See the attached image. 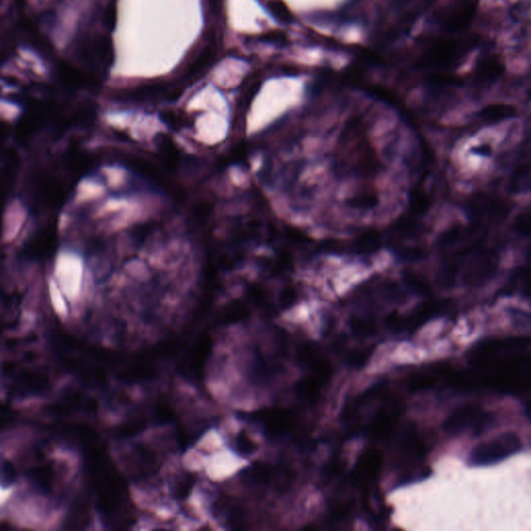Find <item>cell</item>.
Masks as SVG:
<instances>
[{
	"label": "cell",
	"instance_id": "9",
	"mask_svg": "<svg viewBox=\"0 0 531 531\" xmlns=\"http://www.w3.org/2000/svg\"><path fill=\"white\" fill-rule=\"evenodd\" d=\"M16 374L13 378L11 390L17 397L37 395L49 387L48 375L39 368H24Z\"/></svg>",
	"mask_w": 531,
	"mask_h": 531
},
{
	"label": "cell",
	"instance_id": "20",
	"mask_svg": "<svg viewBox=\"0 0 531 531\" xmlns=\"http://www.w3.org/2000/svg\"><path fill=\"white\" fill-rule=\"evenodd\" d=\"M91 521V508L88 497L86 495H81L76 501L73 504L66 517V526L64 528L68 530H82L86 528L90 524Z\"/></svg>",
	"mask_w": 531,
	"mask_h": 531
},
{
	"label": "cell",
	"instance_id": "35",
	"mask_svg": "<svg viewBox=\"0 0 531 531\" xmlns=\"http://www.w3.org/2000/svg\"><path fill=\"white\" fill-rule=\"evenodd\" d=\"M298 299V291L294 286H286L279 294V304L282 310L292 308L296 303Z\"/></svg>",
	"mask_w": 531,
	"mask_h": 531
},
{
	"label": "cell",
	"instance_id": "15",
	"mask_svg": "<svg viewBox=\"0 0 531 531\" xmlns=\"http://www.w3.org/2000/svg\"><path fill=\"white\" fill-rule=\"evenodd\" d=\"M57 76L62 82L72 88H94L100 83V79L95 74H88L68 62L57 64Z\"/></svg>",
	"mask_w": 531,
	"mask_h": 531
},
{
	"label": "cell",
	"instance_id": "2",
	"mask_svg": "<svg viewBox=\"0 0 531 531\" xmlns=\"http://www.w3.org/2000/svg\"><path fill=\"white\" fill-rule=\"evenodd\" d=\"M76 181L62 166L35 170L28 181L26 199L33 214L53 212L61 209L72 192Z\"/></svg>",
	"mask_w": 531,
	"mask_h": 531
},
{
	"label": "cell",
	"instance_id": "14",
	"mask_svg": "<svg viewBox=\"0 0 531 531\" xmlns=\"http://www.w3.org/2000/svg\"><path fill=\"white\" fill-rule=\"evenodd\" d=\"M95 406L94 402L90 397H84L81 393L76 391L64 393L63 397L51 404L48 408V412L53 415L68 414L76 411H86L93 412Z\"/></svg>",
	"mask_w": 531,
	"mask_h": 531
},
{
	"label": "cell",
	"instance_id": "45",
	"mask_svg": "<svg viewBox=\"0 0 531 531\" xmlns=\"http://www.w3.org/2000/svg\"><path fill=\"white\" fill-rule=\"evenodd\" d=\"M194 483L192 479V477H187L181 483L177 484V495L180 497H186L189 494L192 484Z\"/></svg>",
	"mask_w": 531,
	"mask_h": 531
},
{
	"label": "cell",
	"instance_id": "11",
	"mask_svg": "<svg viewBox=\"0 0 531 531\" xmlns=\"http://www.w3.org/2000/svg\"><path fill=\"white\" fill-rule=\"evenodd\" d=\"M484 228L483 224L479 222H474L464 228H450L438 238V247L448 250L457 245H472L483 237Z\"/></svg>",
	"mask_w": 531,
	"mask_h": 531
},
{
	"label": "cell",
	"instance_id": "1",
	"mask_svg": "<svg viewBox=\"0 0 531 531\" xmlns=\"http://www.w3.org/2000/svg\"><path fill=\"white\" fill-rule=\"evenodd\" d=\"M72 437L79 442L86 459V470L97 495L104 522L115 528H125L133 521L128 493L123 479L115 466L110 464L99 436L88 426H75L70 431Z\"/></svg>",
	"mask_w": 531,
	"mask_h": 531
},
{
	"label": "cell",
	"instance_id": "42",
	"mask_svg": "<svg viewBox=\"0 0 531 531\" xmlns=\"http://www.w3.org/2000/svg\"><path fill=\"white\" fill-rule=\"evenodd\" d=\"M15 477H16V474H15L12 464L6 461L2 462V484H4V486H6V484L10 486L15 481Z\"/></svg>",
	"mask_w": 531,
	"mask_h": 531
},
{
	"label": "cell",
	"instance_id": "32",
	"mask_svg": "<svg viewBox=\"0 0 531 531\" xmlns=\"http://www.w3.org/2000/svg\"><path fill=\"white\" fill-rule=\"evenodd\" d=\"M436 383L437 379L434 375H415L409 381V390L412 391V392H419V391L431 390L436 385Z\"/></svg>",
	"mask_w": 531,
	"mask_h": 531
},
{
	"label": "cell",
	"instance_id": "33",
	"mask_svg": "<svg viewBox=\"0 0 531 531\" xmlns=\"http://www.w3.org/2000/svg\"><path fill=\"white\" fill-rule=\"evenodd\" d=\"M406 286L410 288L413 292L416 294L422 295V296H426L430 294L431 288L426 279H422L421 275L416 274V273L407 272L405 277H404Z\"/></svg>",
	"mask_w": 531,
	"mask_h": 531
},
{
	"label": "cell",
	"instance_id": "44",
	"mask_svg": "<svg viewBox=\"0 0 531 531\" xmlns=\"http://www.w3.org/2000/svg\"><path fill=\"white\" fill-rule=\"evenodd\" d=\"M162 119H163V121L168 126L173 127V128H179V127H181L182 121H185V119H182L179 115L173 112V111H166V112H164V115H162Z\"/></svg>",
	"mask_w": 531,
	"mask_h": 531
},
{
	"label": "cell",
	"instance_id": "48",
	"mask_svg": "<svg viewBox=\"0 0 531 531\" xmlns=\"http://www.w3.org/2000/svg\"><path fill=\"white\" fill-rule=\"evenodd\" d=\"M530 262L531 263V250H530Z\"/></svg>",
	"mask_w": 531,
	"mask_h": 531
},
{
	"label": "cell",
	"instance_id": "47",
	"mask_svg": "<svg viewBox=\"0 0 531 531\" xmlns=\"http://www.w3.org/2000/svg\"><path fill=\"white\" fill-rule=\"evenodd\" d=\"M527 413L528 414H530V416L531 417V402H530V403H528V405H527Z\"/></svg>",
	"mask_w": 531,
	"mask_h": 531
},
{
	"label": "cell",
	"instance_id": "38",
	"mask_svg": "<svg viewBox=\"0 0 531 531\" xmlns=\"http://www.w3.org/2000/svg\"><path fill=\"white\" fill-rule=\"evenodd\" d=\"M385 324L390 330L395 331V332H403L406 330L404 315H401L397 312L390 313L385 317Z\"/></svg>",
	"mask_w": 531,
	"mask_h": 531
},
{
	"label": "cell",
	"instance_id": "12",
	"mask_svg": "<svg viewBox=\"0 0 531 531\" xmlns=\"http://www.w3.org/2000/svg\"><path fill=\"white\" fill-rule=\"evenodd\" d=\"M251 419L262 422L267 434L271 437L281 436L292 428V419L281 409H264L250 415Z\"/></svg>",
	"mask_w": 531,
	"mask_h": 531
},
{
	"label": "cell",
	"instance_id": "10",
	"mask_svg": "<svg viewBox=\"0 0 531 531\" xmlns=\"http://www.w3.org/2000/svg\"><path fill=\"white\" fill-rule=\"evenodd\" d=\"M402 413H403V406L397 402L380 409L368 426V436L375 440L390 437L395 431Z\"/></svg>",
	"mask_w": 531,
	"mask_h": 531
},
{
	"label": "cell",
	"instance_id": "46",
	"mask_svg": "<svg viewBox=\"0 0 531 531\" xmlns=\"http://www.w3.org/2000/svg\"><path fill=\"white\" fill-rule=\"evenodd\" d=\"M265 39L271 43L284 44L286 43V37L284 33L281 32H272L268 33L265 35Z\"/></svg>",
	"mask_w": 531,
	"mask_h": 531
},
{
	"label": "cell",
	"instance_id": "30",
	"mask_svg": "<svg viewBox=\"0 0 531 531\" xmlns=\"http://www.w3.org/2000/svg\"><path fill=\"white\" fill-rule=\"evenodd\" d=\"M353 334L356 337H370L377 332V325L370 317H353L349 322Z\"/></svg>",
	"mask_w": 531,
	"mask_h": 531
},
{
	"label": "cell",
	"instance_id": "18",
	"mask_svg": "<svg viewBox=\"0 0 531 531\" xmlns=\"http://www.w3.org/2000/svg\"><path fill=\"white\" fill-rule=\"evenodd\" d=\"M4 165H2V193L6 199H10L14 191L15 183L19 170V155L14 148H6L4 154Z\"/></svg>",
	"mask_w": 531,
	"mask_h": 531
},
{
	"label": "cell",
	"instance_id": "39",
	"mask_svg": "<svg viewBox=\"0 0 531 531\" xmlns=\"http://www.w3.org/2000/svg\"><path fill=\"white\" fill-rule=\"evenodd\" d=\"M350 515V508L346 504L337 503L331 506L329 510V520L331 522H339L346 519Z\"/></svg>",
	"mask_w": 531,
	"mask_h": 531
},
{
	"label": "cell",
	"instance_id": "27",
	"mask_svg": "<svg viewBox=\"0 0 531 531\" xmlns=\"http://www.w3.org/2000/svg\"><path fill=\"white\" fill-rule=\"evenodd\" d=\"M323 382L320 381L315 375H310L305 379L300 380L296 384V391L300 397L310 402H315L320 397Z\"/></svg>",
	"mask_w": 531,
	"mask_h": 531
},
{
	"label": "cell",
	"instance_id": "28",
	"mask_svg": "<svg viewBox=\"0 0 531 531\" xmlns=\"http://www.w3.org/2000/svg\"><path fill=\"white\" fill-rule=\"evenodd\" d=\"M378 194L374 190L370 189H366V190L360 191L356 193L354 197H351L346 201L350 208L356 209V210H370V209L375 208L378 204Z\"/></svg>",
	"mask_w": 531,
	"mask_h": 531
},
{
	"label": "cell",
	"instance_id": "13",
	"mask_svg": "<svg viewBox=\"0 0 531 531\" xmlns=\"http://www.w3.org/2000/svg\"><path fill=\"white\" fill-rule=\"evenodd\" d=\"M125 464L132 477L144 479L156 469V455L150 448L139 445L126 455Z\"/></svg>",
	"mask_w": 531,
	"mask_h": 531
},
{
	"label": "cell",
	"instance_id": "25",
	"mask_svg": "<svg viewBox=\"0 0 531 531\" xmlns=\"http://www.w3.org/2000/svg\"><path fill=\"white\" fill-rule=\"evenodd\" d=\"M53 470L50 466L45 464L32 467L28 471V477L33 484L37 486L42 492L49 494L52 491L53 483H54V477H53Z\"/></svg>",
	"mask_w": 531,
	"mask_h": 531
},
{
	"label": "cell",
	"instance_id": "31",
	"mask_svg": "<svg viewBox=\"0 0 531 531\" xmlns=\"http://www.w3.org/2000/svg\"><path fill=\"white\" fill-rule=\"evenodd\" d=\"M214 57V51L211 47H206L199 53V57L193 59L192 63L188 66V77H193L204 71Z\"/></svg>",
	"mask_w": 531,
	"mask_h": 531
},
{
	"label": "cell",
	"instance_id": "29",
	"mask_svg": "<svg viewBox=\"0 0 531 531\" xmlns=\"http://www.w3.org/2000/svg\"><path fill=\"white\" fill-rule=\"evenodd\" d=\"M503 72V66L497 59H486L477 69V76L481 81L496 79Z\"/></svg>",
	"mask_w": 531,
	"mask_h": 531
},
{
	"label": "cell",
	"instance_id": "19",
	"mask_svg": "<svg viewBox=\"0 0 531 531\" xmlns=\"http://www.w3.org/2000/svg\"><path fill=\"white\" fill-rule=\"evenodd\" d=\"M158 158L170 172H177L182 162V152L168 135H160L157 141Z\"/></svg>",
	"mask_w": 531,
	"mask_h": 531
},
{
	"label": "cell",
	"instance_id": "23",
	"mask_svg": "<svg viewBox=\"0 0 531 531\" xmlns=\"http://www.w3.org/2000/svg\"><path fill=\"white\" fill-rule=\"evenodd\" d=\"M250 317V310L245 303L237 300L231 302L228 305L222 308L217 317L216 323L219 325H231V324L239 323Z\"/></svg>",
	"mask_w": 531,
	"mask_h": 531
},
{
	"label": "cell",
	"instance_id": "41",
	"mask_svg": "<svg viewBox=\"0 0 531 531\" xmlns=\"http://www.w3.org/2000/svg\"><path fill=\"white\" fill-rule=\"evenodd\" d=\"M154 230V226L152 223H142L133 230L132 237L135 241L141 242L148 238V235Z\"/></svg>",
	"mask_w": 531,
	"mask_h": 531
},
{
	"label": "cell",
	"instance_id": "26",
	"mask_svg": "<svg viewBox=\"0 0 531 531\" xmlns=\"http://www.w3.org/2000/svg\"><path fill=\"white\" fill-rule=\"evenodd\" d=\"M515 115L514 106L508 104H490L482 110L479 117L486 123L494 124L506 121Z\"/></svg>",
	"mask_w": 531,
	"mask_h": 531
},
{
	"label": "cell",
	"instance_id": "7",
	"mask_svg": "<svg viewBox=\"0 0 531 531\" xmlns=\"http://www.w3.org/2000/svg\"><path fill=\"white\" fill-rule=\"evenodd\" d=\"M79 57L93 68L106 70L113 61V48L110 37L97 35L86 40L79 47Z\"/></svg>",
	"mask_w": 531,
	"mask_h": 531
},
{
	"label": "cell",
	"instance_id": "43",
	"mask_svg": "<svg viewBox=\"0 0 531 531\" xmlns=\"http://www.w3.org/2000/svg\"><path fill=\"white\" fill-rule=\"evenodd\" d=\"M104 22L107 28H115V22H117V6L115 2H111L110 6L106 8L104 13Z\"/></svg>",
	"mask_w": 531,
	"mask_h": 531
},
{
	"label": "cell",
	"instance_id": "3",
	"mask_svg": "<svg viewBox=\"0 0 531 531\" xmlns=\"http://www.w3.org/2000/svg\"><path fill=\"white\" fill-rule=\"evenodd\" d=\"M521 450V438L517 433H502L499 436L475 446L469 455V463L472 466L493 465Z\"/></svg>",
	"mask_w": 531,
	"mask_h": 531
},
{
	"label": "cell",
	"instance_id": "21",
	"mask_svg": "<svg viewBox=\"0 0 531 531\" xmlns=\"http://www.w3.org/2000/svg\"><path fill=\"white\" fill-rule=\"evenodd\" d=\"M474 0H463L461 6L453 10L444 22V25L450 32H460L465 30L474 16Z\"/></svg>",
	"mask_w": 531,
	"mask_h": 531
},
{
	"label": "cell",
	"instance_id": "40",
	"mask_svg": "<svg viewBox=\"0 0 531 531\" xmlns=\"http://www.w3.org/2000/svg\"><path fill=\"white\" fill-rule=\"evenodd\" d=\"M235 442H237L238 450L243 455H250L257 450L255 442L246 434H240Z\"/></svg>",
	"mask_w": 531,
	"mask_h": 531
},
{
	"label": "cell",
	"instance_id": "17",
	"mask_svg": "<svg viewBox=\"0 0 531 531\" xmlns=\"http://www.w3.org/2000/svg\"><path fill=\"white\" fill-rule=\"evenodd\" d=\"M495 265H496V261L492 253H481L469 265L464 275V281L472 286L483 284L492 275L493 271L495 270Z\"/></svg>",
	"mask_w": 531,
	"mask_h": 531
},
{
	"label": "cell",
	"instance_id": "6",
	"mask_svg": "<svg viewBox=\"0 0 531 531\" xmlns=\"http://www.w3.org/2000/svg\"><path fill=\"white\" fill-rule=\"evenodd\" d=\"M119 160H121L122 163L125 164L127 168L139 173L142 177L148 180L151 183L163 189L173 197H182L183 195L181 187L175 185L165 172L148 158L144 157L142 155L141 156V155L127 153V154L119 155Z\"/></svg>",
	"mask_w": 531,
	"mask_h": 531
},
{
	"label": "cell",
	"instance_id": "22",
	"mask_svg": "<svg viewBox=\"0 0 531 531\" xmlns=\"http://www.w3.org/2000/svg\"><path fill=\"white\" fill-rule=\"evenodd\" d=\"M402 448L404 450V457L408 463L421 462L426 457V442L415 431L410 430L407 433L402 443Z\"/></svg>",
	"mask_w": 531,
	"mask_h": 531
},
{
	"label": "cell",
	"instance_id": "37",
	"mask_svg": "<svg viewBox=\"0 0 531 531\" xmlns=\"http://www.w3.org/2000/svg\"><path fill=\"white\" fill-rule=\"evenodd\" d=\"M373 351L374 348H366L364 350L357 351V352L352 353L349 356L348 363L353 368H362L368 363V360L372 357Z\"/></svg>",
	"mask_w": 531,
	"mask_h": 531
},
{
	"label": "cell",
	"instance_id": "5",
	"mask_svg": "<svg viewBox=\"0 0 531 531\" xmlns=\"http://www.w3.org/2000/svg\"><path fill=\"white\" fill-rule=\"evenodd\" d=\"M59 232L57 222H48L37 228L21 248V255L26 261L43 262L57 250Z\"/></svg>",
	"mask_w": 531,
	"mask_h": 531
},
{
	"label": "cell",
	"instance_id": "36",
	"mask_svg": "<svg viewBox=\"0 0 531 531\" xmlns=\"http://www.w3.org/2000/svg\"><path fill=\"white\" fill-rule=\"evenodd\" d=\"M269 8L271 13L282 22H290L293 19L290 10L281 0H272L269 4Z\"/></svg>",
	"mask_w": 531,
	"mask_h": 531
},
{
	"label": "cell",
	"instance_id": "16",
	"mask_svg": "<svg viewBox=\"0 0 531 531\" xmlns=\"http://www.w3.org/2000/svg\"><path fill=\"white\" fill-rule=\"evenodd\" d=\"M383 465V453L377 448H370L362 453L355 469V477L366 486L368 482L373 481L379 474Z\"/></svg>",
	"mask_w": 531,
	"mask_h": 531
},
{
	"label": "cell",
	"instance_id": "34",
	"mask_svg": "<svg viewBox=\"0 0 531 531\" xmlns=\"http://www.w3.org/2000/svg\"><path fill=\"white\" fill-rule=\"evenodd\" d=\"M515 232L524 237H531V208L524 210L515 218Z\"/></svg>",
	"mask_w": 531,
	"mask_h": 531
},
{
	"label": "cell",
	"instance_id": "24",
	"mask_svg": "<svg viewBox=\"0 0 531 531\" xmlns=\"http://www.w3.org/2000/svg\"><path fill=\"white\" fill-rule=\"evenodd\" d=\"M276 469L270 464L255 462L243 473L245 482L257 484H268L274 479Z\"/></svg>",
	"mask_w": 531,
	"mask_h": 531
},
{
	"label": "cell",
	"instance_id": "8",
	"mask_svg": "<svg viewBox=\"0 0 531 531\" xmlns=\"http://www.w3.org/2000/svg\"><path fill=\"white\" fill-rule=\"evenodd\" d=\"M471 40L469 43H472ZM468 42L442 41L433 45L419 61V66H448L457 62L466 50L470 49Z\"/></svg>",
	"mask_w": 531,
	"mask_h": 531
},
{
	"label": "cell",
	"instance_id": "4",
	"mask_svg": "<svg viewBox=\"0 0 531 531\" xmlns=\"http://www.w3.org/2000/svg\"><path fill=\"white\" fill-rule=\"evenodd\" d=\"M494 422V417L490 413L474 405L460 407L444 421L443 428L446 433L459 435L466 430H473L477 434H482L486 428H490Z\"/></svg>",
	"mask_w": 531,
	"mask_h": 531
}]
</instances>
